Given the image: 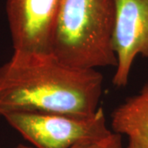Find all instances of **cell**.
I'll return each instance as SVG.
<instances>
[{"label": "cell", "instance_id": "3", "mask_svg": "<svg viewBox=\"0 0 148 148\" xmlns=\"http://www.w3.org/2000/svg\"><path fill=\"white\" fill-rule=\"evenodd\" d=\"M3 118L34 148H70L111 132L102 107L90 115L16 112Z\"/></svg>", "mask_w": 148, "mask_h": 148}, {"label": "cell", "instance_id": "5", "mask_svg": "<svg viewBox=\"0 0 148 148\" xmlns=\"http://www.w3.org/2000/svg\"><path fill=\"white\" fill-rule=\"evenodd\" d=\"M112 46L116 58L112 82L121 88L127 86L136 58H148V0H115Z\"/></svg>", "mask_w": 148, "mask_h": 148}, {"label": "cell", "instance_id": "4", "mask_svg": "<svg viewBox=\"0 0 148 148\" xmlns=\"http://www.w3.org/2000/svg\"><path fill=\"white\" fill-rule=\"evenodd\" d=\"M62 0H7L13 51L50 53Z\"/></svg>", "mask_w": 148, "mask_h": 148}, {"label": "cell", "instance_id": "7", "mask_svg": "<svg viewBox=\"0 0 148 148\" xmlns=\"http://www.w3.org/2000/svg\"><path fill=\"white\" fill-rule=\"evenodd\" d=\"M70 148H123L122 136L111 131L105 136L86 140Z\"/></svg>", "mask_w": 148, "mask_h": 148}, {"label": "cell", "instance_id": "9", "mask_svg": "<svg viewBox=\"0 0 148 148\" xmlns=\"http://www.w3.org/2000/svg\"><path fill=\"white\" fill-rule=\"evenodd\" d=\"M12 148H34L33 147H31V146H27V145H22V144H19L16 147Z\"/></svg>", "mask_w": 148, "mask_h": 148}, {"label": "cell", "instance_id": "6", "mask_svg": "<svg viewBox=\"0 0 148 148\" xmlns=\"http://www.w3.org/2000/svg\"><path fill=\"white\" fill-rule=\"evenodd\" d=\"M112 131L148 146V82L111 114Z\"/></svg>", "mask_w": 148, "mask_h": 148}, {"label": "cell", "instance_id": "8", "mask_svg": "<svg viewBox=\"0 0 148 148\" xmlns=\"http://www.w3.org/2000/svg\"><path fill=\"white\" fill-rule=\"evenodd\" d=\"M125 148H148V146L135 140H128V143Z\"/></svg>", "mask_w": 148, "mask_h": 148}, {"label": "cell", "instance_id": "1", "mask_svg": "<svg viewBox=\"0 0 148 148\" xmlns=\"http://www.w3.org/2000/svg\"><path fill=\"white\" fill-rule=\"evenodd\" d=\"M104 77L64 64L52 52L13 51L0 66V116L16 112L90 115L98 110Z\"/></svg>", "mask_w": 148, "mask_h": 148}, {"label": "cell", "instance_id": "2", "mask_svg": "<svg viewBox=\"0 0 148 148\" xmlns=\"http://www.w3.org/2000/svg\"><path fill=\"white\" fill-rule=\"evenodd\" d=\"M115 0H62L52 53L75 68L116 66L112 46Z\"/></svg>", "mask_w": 148, "mask_h": 148}]
</instances>
